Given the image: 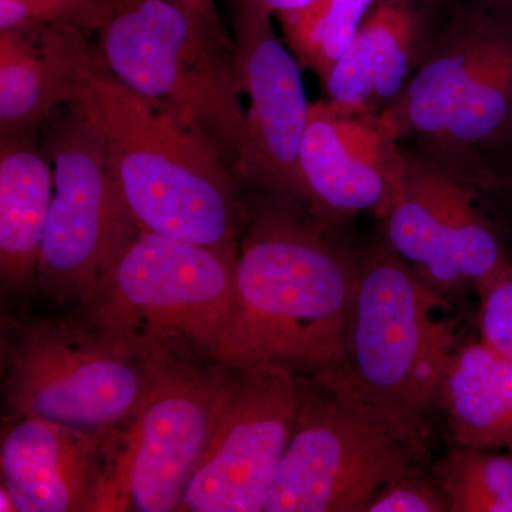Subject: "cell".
<instances>
[{
  "instance_id": "cell-5",
  "label": "cell",
  "mask_w": 512,
  "mask_h": 512,
  "mask_svg": "<svg viewBox=\"0 0 512 512\" xmlns=\"http://www.w3.org/2000/svg\"><path fill=\"white\" fill-rule=\"evenodd\" d=\"M426 426L375 402L345 369L311 387L264 512H366L397 478L429 457Z\"/></svg>"
},
{
  "instance_id": "cell-15",
  "label": "cell",
  "mask_w": 512,
  "mask_h": 512,
  "mask_svg": "<svg viewBox=\"0 0 512 512\" xmlns=\"http://www.w3.org/2000/svg\"><path fill=\"white\" fill-rule=\"evenodd\" d=\"M116 430L8 420L0 447L2 485L18 512L94 511Z\"/></svg>"
},
{
  "instance_id": "cell-8",
  "label": "cell",
  "mask_w": 512,
  "mask_h": 512,
  "mask_svg": "<svg viewBox=\"0 0 512 512\" xmlns=\"http://www.w3.org/2000/svg\"><path fill=\"white\" fill-rule=\"evenodd\" d=\"M154 357L86 319L13 323L3 335L9 419H40L72 429H119L153 375Z\"/></svg>"
},
{
  "instance_id": "cell-25",
  "label": "cell",
  "mask_w": 512,
  "mask_h": 512,
  "mask_svg": "<svg viewBox=\"0 0 512 512\" xmlns=\"http://www.w3.org/2000/svg\"><path fill=\"white\" fill-rule=\"evenodd\" d=\"M177 5L190 10L195 16H198L205 23L218 30H224L220 15H218L217 2L215 0H171Z\"/></svg>"
},
{
  "instance_id": "cell-7",
  "label": "cell",
  "mask_w": 512,
  "mask_h": 512,
  "mask_svg": "<svg viewBox=\"0 0 512 512\" xmlns=\"http://www.w3.org/2000/svg\"><path fill=\"white\" fill-rule=\"evenodd\" d=\"M441 302L386 242L359 255L346 373L375 402L421 426L439 406L458 348L450 323L436 316Z\"/></svg>"
},
{
  "instance_id": "cell-18",
  "label": "cell",
  "mask_w": 512,
  "mask_h": 512,
  "mask_svg": "<svg viewBox=\"0 0 512 512\" xmlns=\"http://www.w3.org/2000/svg\"><path fill=\"white\" fill-rule=\"evenodd\" d=\"M30 136H2L0 141V278L3 291L16 293L37 284L55 192L49 156Z\"/></svg>"
},
{
  "instance_id": "cell-22",
  "label": "cell",
  "mask_w": 512,
  "mask_h": 512,
  "mask_svg": "<svg viewBox=\"0 0 512 512\" xmlns=\"http://www.w3.org/2000/svg\"><path fill=\"white\" fill-rule=\"evenodd\" d=\"M110 0H0V30L63 25L97 33L109 13Z\"/></svg>"
},
{
  "instance_id": "cell-19",
  "label": "cell",
  "mask_w": 512,
  "mask_h": 512,
  "mask_svg": "<svg viewBox=\"0 0 512 512\" xmlns=\"http://www.w3.org/2000/svg\"><path fill=\"white\" fill-rule=\"evenodd\" d=\"M439 406L458 446L512 450V362L481 340L458 345Z\"/></svg>"
},
{
  "instance_id": "cell-21",
  "label": "cell",
  "mask_w": 512,
  "mask_h": 512,
  "mask_svg": "<svg viewBox=\"0 0 512 512\" xmlns=\"http://www.w3.org/2000/svg\"><path fill=\"white\" fill-rule=\"evenodd\" d=\"M451 512H512V450L454 444L434 467Z\"/></svg>"
},
{
  "instance_id": "cell-12",
  "label": "cell",
  "mask_w": 512,
  "mask_h": 512,
  "mask_svg": "<svg viewBox=\"0 0 512 512\" xmlns=\"http://www.w3.org/2000/svg\"><path fill=\"white\" fill-rule=\"evenodd\" d=\"M476 190L433 158L404 151L399 185L377 218L384 242L441 298L478 291L512 261Z\"/></svg>"
},
{
  "instance_id": "cell-9",
  "label": "cell",
  "mask_w": 512,
  "mask_h": 512,
  "mask_svg": "<svg viewBox=\"0 0 512 512\" xmlns=\"http://www.w3.org/2000/svg\"><path fill=\"white\" fill-rule=\"evenodd\" d=\"M227 365L154 357L146 393L111 441L94 512L178 511L210 441Z\"/></svg>"
},
{
  "instance_id": "cell-4",
  "label": "cell",
  "mask_w": 512,
  "mask_h": 512,
  "mask_svg": "<svg viewBox=\"0 0 512 512\" xmlns=\"http://www.w3.org/2000/svg\"><path fill=\"white\" fill-rule=\"evenodd\" d=\"M237 258L140 231L80 311L144 356L227 365Z\"/></svg>"
},
{
  "instance_id": "cell-24",
  "label": "cell",
  "mask_w": 512,
  "mask_h": 512,
  "mask_svg": "<svg viewBox=\"0 0 512 512\" xmlns=\"http://www.w3.org/2000/svg\"><path fill=\"white\" fill-rule=\"evenodd\" d=\"M366 512H451V503L436 480H427L420 471L383 488Z\"/></svg>"
},
{
  "instance_id": "cell-13",
  "label": "cell",
  "mask_w": 512,
  "mask_h": 512,
  "mask_svg": "<svg viewBox=\"0 0 512 512\" xmlns=\"http://www.w3.org/2000/svg\"><path fill=\"white\" fill-rule=\"evenodd\" d=\"M272 18L252 0H234L235 67L248 97L234 173L303 207L299 150L312 103L302 66L276 35Z\"/></svg>"
},
{
  "instance_id": "cell-16",
  "label": "cell",
  "mask_w": 512,
  "mask_h": 512,
  "mask_svg": "<svg viewBox=\"0 0 512 512\" xmlns=\"http://www.w3.org/2000/svg\"><path fill=\"white\" fill-rule=\"evenodd\" d=\"M94 60L86 33L72 26L0 30L2 136L32 134L49 121L73 100Z\"/></svg>"
},
{
  "instance_id": "cell-17",
  "label": "cell",
  "mask_w": 512,
  "mask_h": 512,
  "mask_svg": "<svg viewBox=\"0 0 512 512\" xmlns=\"http://www.w3.org/2000/svg\"><path fill=\"white\" fill-rule=\"evenodd\" d=\"M433 32L421 0H377L323 83V100L348 113H382L403 93Z\"/></svg>"
},
{
  "instance_id": "cell-10",
  "label": "cell",
  "mask_w": 512,
  "mask_h": 512,
  "mask_svg": "<svg viewBox=\"0 0 512 512\" xmlns=\"http://www.w3.org/2000/svg\"><path fill=\"white\" fill-rule=\"evenodd\" d=\"M311 377L274 363L227 365L207 448L178 511L264 512Z\"/></svg>"
},
{
  "instance_id": "cell-3",
  "label": "cell",
  "mask_w": 512,
  "mask_h": 512,
  "mask_svg": "<svg viewBox=\"0 0 512 512\" xmlns=\"http://www.w3.org/2000/svg\"><path fill=\"white\" fill-rule=\"evenodd\" d=\"M402 141L474 187L512 128V15L464 6L434 30L399 99L382 111Z\"/></svg>"
},
{
  "instance_id": "cell-11",
  "label": "cell",
  "mask_w": 512,
  "mask_h": 512,
  "mask_svg": "<svg viewBox=\"0 0 512 512\" xmlns=\"http://www.w3.org/2000/svg\"><path fill=\"white\" fill-rule=\"evenodd\" d=\"M47 141L55 192L37 284L62 303L83 305L137 237L100 138L69 106Z\"/></svg>"
},
{
  "instance_id": "cell-1",
  "label": "cell",
  "mask_w": 512,
  "mask_h": 512,
  "mask_svg": "<svg viewBox=\"0 0 512 512\" xmlns=\"http://www.w3.org/2000/svg\"><path fill=\"white\" fill-rule=\"evenodd\" d=\"M332 228L282 198L252 218L238 248L227 365L345 369L359 255Z\"/></svg>"
},
{
  "instance_id": "cell-20",
  "label": "cell",
  "mask_w": 512,
  "mask_h": 512,
  "mask_svg": "<svg viewBox=\"0 0 512 512\" xmlns=\"http://www.w3.org/2000/svg\"><path fill=\"white\" fill-rule=\"evenodd\" d=\"M377 0H315L296 12L275 16L282 39L303 70L326 82Z\"/></svg>"
},
{
  "instance_id": "cell-2",
  "label": "cell",
  "mask_w": 512,
  "mask_h": 512,
  "mask_svg": "<svg viewBox=\"0 0 512 512\" xmlns=\"http://www.w3.org/2000/svg\"><path fill=\"white\" fill-rule=\"evenodd\" d=\"M69 106L100 138L141 231L238 251L234 171L207 138L128 89L97 60Z\"/></svg>"
},
{
  "instance_id": "cell-14",
  "label": "cell",
  "mask_w": 512,
  "mask_h": 512,
  "mask_svg": "<svg viewBox=\"0 0 512 512\" xmlns=\"http://www.w3.org/2000/svg\"><path fill=\"white\" fill-rule=\"evenodd\" d=\"M404 151L382 114L311 104L299 150L303 208L336 227L362 212L382 217L402 177Z\"/></svg>"
},
{
  "instance_id": "cell-6",
  "label": "cell",
  "mask_w": 512,
  "mask_h": 512,
  "mask_svg": "<svg viewBox=\"0 0 512 512\" xmlns=\"http://www.w3.org/2000/svg\"><path fill=\"white\" fill-rule=\"evenodd\" d=\"M97 63L138 96L207 138L235 170L245 110L234 42L171 0H110Z\"/></svg>"
},
{
  "instance_id": "cell-28",
  "label": "cell",
  "mask_w": 512,
  "mask_h": 512,
  "mask_svg": "<svg viewBox=\"0 0 512 512\" xmlns=\"http://www.w3.org/2000/svg\"><path fill=\"white\" fill-rule=\"evenodd\" d=\"M0 501H2V504H0V511H18V508H16L15 503H13L12 495L9 494V491L6 490V488L3 487V485L2 490H0Z\"/></svg>"
},
{
  "instance_id": "cell-26",
  "label": "cell",
  "mask_w": 512,
  "mask_h": 512,
  "mask_svg": "<svg viewBox=\"0 0 512 512\" xmlns=\"http://www.w3.org/2000/svg\"><path fill=\"white\" fill-rule=\"evenodd\" d=\"M259 8L266 10L271 15L278 16L282 13L296 12L312 5L315 0H252Z\"/></svg>"
},
{
  "instance_id": "cell-27",
  "label": "cell",
  "mask_w": 512,
  "mask_h": 512,
  "mask_svg": "<svg viewBox=\"0 0 512 512\" xmlns=\"http://www.w3.org/2000/svg\"><path fill=\"white\" fill-rule=\"evenodd\" d=\"M471 6L512 15V0H470Z\"/></svg>"
},
{
  "instance_id": "cell-23",
  "label": "cell",
  "mask_w": 512,
  "mask_h": 512,
  "mask_svg": "<svg viewBox=\"0 0 512 512\" xmlns=\"http://www.w3.org/2000/svg\"><path fill=\"white\" fill-rule=\"evenodd\" d=\"M477 293L481 342L512 362V261Z\"/></svg>"
}]
</instances>
